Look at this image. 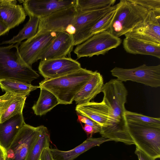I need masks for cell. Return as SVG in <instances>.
<instances>
[{"label": "cell", "mask_w": 160, "mask_h": 160, "mask_svg": "<svg viewBox=\"0 0 160 160\" xmlns=\"http://www.w3.org/2000/svg\"><path fill=\"white\" fill-rule=\"evenodd\" d=\"M149 10L160 11V0H130Z\"/></svg>", "instance_id": "obj_30"}, {"label": "cell", "mask_w": 160, "mask_h": 160, "mask_svg": "<svg viewBox=\"0 0 160 160\" xmlns=\"http://www.w3.org/2000/svg\"><path fill=\"white\" fill-rule=\"evenodd\" d=\"M121 42L120 38L114 36L108 30L94 34L77 46L73 52L78 59L103 55L111 49L118 47Z\"/></svg>", "instance_id": "obj_6"}, {"label": "cell", "mask_w": 160, "mask_h": 160, "mask_svg": "<svg viewBox=\"0 0 160 160\" xmlns=\"http://www.w3.org/2000/svg\"><path fill=\"white\" fill-rule=\"evenodd\" d=\"M104 84L102 75L98 71H94L92 78L76 95L74 101L77 105L90 102L101 92Z\"/></svg>", "instance_id": "obj_20"}, {"label": "cell", "mask_w": 160, "mask_h": 160, "mask_svg": "<svg viewBox=\"0 0 160 160\" xmlns=\"http://www.w3.org/2000/svg\"><path fill=\"white\" fill-rule=\"evenodd\" d=\"M135 145L155 159L160 158V126L127 120Z\"/></svg>", "instance_id": "obj_5"}, {"label": "cell", "mask_w": 160, "mask_h": 160, "mask_svg": "<svg viewBox=\"0 0 160 160\" xmlns=\"http://www.w3.org/2000/svg\"><path fill=\"white\" fill-rule=\"evenodd\" d=\"M82 128L88 136H92L93 134L98 132V131L94 128L89 125L85 124L82 127Z\"/></svg>", "instance_id": "obj_34"}, {"label": "cell", "mask_w": 160, "mask_h": 160, "mask_svg": "<svg viewBox=\"0 0 160 160\" xmlns=\"http://www.w3.org/2000/svg\"><path fill=\"white\" fill-rule=\"evenodd\" d=\"M40 160H41L40 159Z\"/></svg>", "instance_id": "obj_40"}, {"label": "cell", "mask_w": 160, "mask_h": 160, "mask_svg": "<svg viewBox=\"0 0 160 160\" xmlns=\"http://www.w3.org/2000/svg\"><path fill=\"white\" fill-rule=\"evenodd\" d=\"M6 157V150L0 144V156Z\"/></svg>", "instance_id": "obj_36"}, {"label": "cell", "mask_w": 160, "mask_h": 160, "mask_svg": "<svg viewBox=\"0 0 160 160\" xmlns=\"http://www.w3.org/2000/svg\"><path fill=\"white\" fill-rule=\"evenodd\" d=\"M41 133L40 126L34 127L25 123L6 150V159L8 160H26Z\"/></svg>", "instance_id": "obj_8"}, {"label": "cell", "mask_w": 160, "mask_h": 160, "mask_svg": "<svg viewBox=\"0 0 160 160\" xmlns=\"http://www.w3.org/2000/svg\"><path fill=\"white\" fill-rule=\"evenodd\" d=\"M74 46L72 35L65 32H56L49 46L41 55V60L67 57L70 56Z\"/></svg>", "instance_id": "obj_15"}, {"label": "cell", "mask_w": 160, "mask_h": 160, "mask_svg": "<svg viewBox=\"0 0 160 160\" xmlns=\"http://www.w3.org/2000/svg\"><path fill=\"white\" fill-rule=\"evenodd\" d=\"M9 30L5 24L0 21V36L8 32Z\"/></svg>", "instance_id": "obj_35"}, {"label": "cell", "mask_w": 160, "mask_h": 160, "mask_svg": "<svg viewBox=\"0 0 160 160\" xmlns=\"http://www.w3.org/2000/svg\"><path fill=\"white\" fill-rule=\"evenodd\" d=\"M94 73V71L81 68L59 77L44 79L39 83V88H43L52 92L57 98L59 104H71Z\"/></svg>", "instance_id": "obj_2"}, {"label": "cell", "mask_w": 160, "mask_h": 160, "mask_svg": "<svg viewBox=\"0 0 160 160\" xmlns=\"http://www.w3.org/2000/svg\"><path fill=\"white\" fill-rule=\"evenodd\" d=\"M149 11L130 0H121L116 5L114 15L108 30L119 38L142 22Z\"/></svg>", "instance_id": "obj_4"}, {"label": "cell", "mask_w": 160, "mask_h": 160, "mask_svg": "<svg viewBox=\"0 0 160 160\" xmlns=\"http://www.w3.org/2000/svg\"><path fill=\"white\" fill-rule=\"evenodd\" d=\"M56 35V32H48L36 34L21 42L18 47L20 57L23 62L32 67L39 60L41 55L48 47Z\"/></svg>", "instance_id": "obj_9"}, {"label": "cell", "mask_w": 160, "mask_h": 160, "mask_svg": "<svg viewBox=\"0 0 160 160\" xmlns=\"http://www.w3.org/2000/svg\"><path fill=\"white\" fill-rule=\"evenodd\" d=\"M6 157L3 156H0V160H5Z\"/></svg>", "instance_id": "obj_37"}, {"label": "cell", "mask_w": 160, "mask_h": 160, "mask_svg": "<svg viewBox=\"0 0 160 160\" xmlns=\"http://www.w3.org/2000/svg\"><path fill=\"white\" fill-rule=\"evenodd\" d=\"M20 43L0 46V80L13 79L31 84L39 75L21 58L18 51Z\"/></svg>", "instance_id": "obj_3"}, {"label": "cell", "mask_w": 160, "mask_h": 160, "mask_svg": "<svg viewBox=\"0 0 160 160\" xmlns=\"http://www.w3.org/2000/svg\"><path fill=\"white\" fill-rule=\"evenodd\" d=\"M26 14L16 0H0V21L10 30L24 22Z\"/></svg>", "instance_id": "obj_17"}, {"label": "cell", "mask_w": 160, "mask_h": 160, "mask_svg": "<svg viewBox=\"0 0 160 160\" xmlns=\"http://www.w3.org/2000/svg\"><path fill=\"white\" fill-rule=\"evenodd\" d=\"M125 116L127 120L152 124L160 126V118H153L126 110Z\"/></svg>", "instance_id": "obj_29"}, {"label": "cell", "mask_w": 160, "mask_h": 160, "mask_svg": "<svg viewBox=\"0 0 160 160\" xmlns=\"http://www.w3.org/2000/svg\"><path fill=\"white\" fill-rule=\"evenodd\" d=\"M23 8L29 17L39 18L75 5L76 0H22Z\"/></svg>", "instance_id": "obj_14"}, {"label": "cell", "mask_w": 160, "mask_h": 160, "mask_svg": "<svg viewBox=\"0 0 160 160\" xmlns=\"http://www.w3.org/2000/svg\"><path fill=\"white\" fill-rule=\"evenodd\" d=\"M80 63L70 57L41 60L38 69L45 79L54 78L76 72L81 68Z\"/></svg>", "instance_id": "obj_13"}, {"label": "cell", "mask_w": 160, "mask_h": 160, "mask_svg": "<svg viewBox=\"0 0 160 160\" xmlns=\"http://www.w3.org/2000/svg\"><path fill=\"white\" fill-rule=\"evenodd\" d=\"M123 47L128 53L148 55L160 58V45L153 44L133 38L125 37Z\"/></svg>", "instance_id": "obj_22"}, {"label": "cell", "mask_w": 160, "mask_h": 160, "mask_svg": "<svg viewBox=\"0 0 160 160\" xmlns=\"http://www.w3.org/2000/svg\"><path fill=\"white\" fill-rule=\"evenodd\" d=\"M0 88L5 92L15 95L27 97L30 92L39 88V86L16 80L4 79L0 80Z\"/></svg>", "instance_id": "obj_23"}, {"label": "cell", "mask_w": 160, "mask_h": 160, "mask_svg": "<svg viewBox=\"0 0 160 160\" xmlns=\"http://www.w3.org/2000/svg\"><path fill=\"white\" fill-rule=\"evenodd\" d=\"M41 160H54L50 150V148H44L42 152L40 157Z\"/></svg>", "instance_id": "obj_33"}, {"label": "cell", "mask_w": 160, "mask_h": 160, "mask_svg": "<svg viewBox=\"0 0 160 160\" xmlns=\"http://www.w3.org/2000/svg\"><path fill=\"white\" fill-rule=\"evenodd\" d=\"M124 35L160 45V11L150 10L142 22Z\"/></svg>", "instance_id": "obj_11"}, {"label": "cell", "mask_w": 160, "mask_h": 160, "mask_svg": "<svg viewBox=\"0 0 160 160\" xmlns=\"http://www.w3.org/2000/svg\"><path fill=\"white\" fill-rule=\"evenodd\" d=\"M135 153L137 156L138 160H155L147 154L137 146H136Z\"/></svg>", "instance_id": "obj_32"}, {"label": "cell", "mask_w": 160, "mask_h": 160, "mask_svg": "<svg viewBox=\"0 0 160 160\" xmlns=\"http://www.w3.org/2000/svg\"><path fill=\"white\" fill-rule=\"evenodd\" d=\"M115 8L107 13L92 27L89 32V38L94 34L109 29L114 15Z\"/></svg>", "instance_id": "obj_28"}, {"label": "cell", "mask_w": 160, "mask_h": 160, "mask_svg": "<svg viewBox=\"0 0 160 160\" xmlns=\"http://www.w3.org/2000/svg\"><path fill=\"white\" fill-rule=\"evenodd\" d=\"M2 101L0 104V123L12 117L22 114L27 97L14 95L5 92L2 95Z\"/></svg>", "instance_id": "obj_19"}, {"label": "cell", "mask_w": 160, "mask_h": 160, "mask_svg": "<svg viewBox=\"0 0 160 160\" xmlns=\"http://www.w3.org/2000/svg\"><path fill=\"white\" fill-rule=\"evenodd\" d=\"M75 110L77 113L98 123L101 127V130L109 126L110 118L108 108L102 101L101 102H90L77 105Z\"/></svg>", "instance_id": "obj_16"}, {"label": "cell", "mask_w": 160, "mask_h": 160, "mask_svg": "<svg viewBox=\"0 0 160 160\" xmlns=\"http://www.w3.org/2000/svg\"><path fill=\"white\" fill-rule=\"evenodd\" d=\"M25 123L23 114L16 115L0 123V144L7 149Z\"/></svg>", "instance_id": "obj_21"}, {"label": "cell", "mask_w": 160, "mask_h": 160, "mask_svg": "<svg viewBox=\"0 0 160 160\" xmlns=\"http://www.w3.org/2000/svg\"><path fill=\"white\" fill-rule=\"evenodd\" d=\"M115 8L116 5L96 10L77 12L72 23L75 29V33L72 35L74 46L88 39L89 32L92 27L107 13Z\"/></svg>", "instance_id": "obj_10"}, {"label": "cell", "mask_w": 160, "mask_h": 160, "mask_svg": "<svg viewBox=\"0 0 160 160\" xmlns=\"http://www.w3.org/2000/svg\"><path fill=\"white\" fill-rule=\"evenodd\" d=\"M2 101V96H0V104Z\"/></svg>", "instance_id": "obj_38"}, {"label": "cell", "mask_w": 160, "mask_h": 160, "mask_svg": "<svg viewBox=\"0 0 160 160\" xmlns=\"http://www.w3.org/2000/svg\"><path fill=\"white\" fill-rule=\"evenodd\" d=\"M39 20L38 18L29 17L28 22L17 35L10 40L2 42L1 44L20 43L23 40L32 38L37 33Z\"/></svg>", "instance_id": "obj_25"}, {"label": "cell", "mask_w": 160, "mask_h": 160, "mask_svg": "<svg viewBox=\"0 0 160 160\" xmlns=\"http://www.w3.org/2000/svg\"><path fill=\"white\" fill-rule=\"evenodd\" d=\"M5 160H8L6 158Z\"/></svg>", "instance_id": "obj_39"}, {"label": "cell", "mask_w": 160, "mask_h": 160, "mask_svg": "<svg viewBox=\"0 0 160 160\" xmlns=\"http://www.w3.org/2000/svg\"><path fill=\"white\" fill-rule=\"evenodd\" d=\"M41 134L29 152L26 160H40L43 149L49 148L50 142V135L47 128L40 126Z\"/></svg>", "instance_id": "obj_26"}, {"label": "cell", "mask_w": 160, "mask_h": 160, "mask_svg": "<svg viewBox=\"0 0 160 160\" xmlns=\"http://www.w3.org/2000/svg\"><path fill=\"white\" fill-rule=\"evenodd\" d=\"M111 74L123 82L132 81L152 88L160 87V65L148 66L143 64L132 68L115 67Z\"/></svg>", "instance_id": "obj_7"}, {"label": "cell", "mask_w": 160, "mask_h": 160, "mask_svg": "<svg viewBox=\"0 0 160 160\" xmlns=\"http://www.w3.org/2000/svg\"><path fill=\"white\" fill-rule=\"evenodd\" d=\"M111 141L110 139L102 137L95 138L89 136L81 144L71 150L64 151L50 148V150L54 160H74L91 148Z\"/></svg>", "instance_id": "obj_18"}, {"label": "cell", "mask_w": 160, "mask_h": 160, "mask_svg": "<svg viewBox=\"0 0 160 160\" xmlns=\"http://www.w3.org/2000/svg\"><path fill=\"white\" fill-rule=\"evenodd\" d=\"M78 120L80 122H82L85 124L92 126L97 130L98 132H100L101 130V127L98 123L88 118L77 113Z\"/></svg>", "instance_id": "obj_31"}, {"label": "cell", "mask_w": 160, "mask_h": 160, "mask_svg": "<svg viewBox=\"0 0 160 160\" xmlns=\"http://www.w3.org/2000/svg\"><path fill=\"white\" fill-rule=\"evenodd\" d=\"M115 0H76L75 8L78 12L94 11L113 6Z\"/></svg>", "instance_id": "obj_27"}, {"label": "cell", "mask_w": 160, "mask_h": 160, "mask_svg": "<svg viewBox=\"0 0 160 160\" xmlns=\"http://www.w3.org/2000/svg\"><path fill=\"white\" fill-rule=\"evenodd\" d=\"M101 92L102 101L108 108L109 126L99 132L102 137L126 144L135 143L129 132L125 112L128 91L123 82L112 79L104 84Z\"/></svg>", "instance_id": "obj_1"}, {"label": "cell", "mask_w": 160, "mask_h": 160, "mask_svg": "<svg viewBox=\"0 0 160 160\" xmlns=\"http://www.w3.org/2000/svg\"><path fill=\"white\" fill-rule=\"evenodd\" d=\"M77 13L74 6L40 18L36 34L48 32H66L69 27L72 25Z\"/></svg>", "instance_id": "obj_12"}, {"label": "cell", "mask_w": 160, "mask_h": 160, "mask_svg": "<svg viewBox=\"0 0 160 160\" xmlns=\"http://www.w3.org/2000/svg\"><path fill=\"white\" fill-rule=\"evenodd\" d=\"M40 88L39 96L32 109L35 115L41 116L50 111L59 103L57 98L52 92L43 88Z\"/></svg>", "instance_id": "obj_24"}]
</instances>
